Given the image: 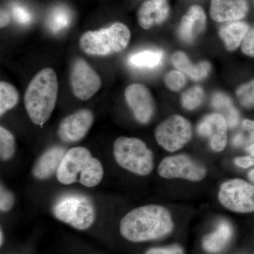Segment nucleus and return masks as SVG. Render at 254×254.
Returning <instances> with one entry per match:
<instances>
[{
	"mask_svg": "<svg viewBox=\"0 0 254 254\" xmlns=\"http://www.w3.org/2000/svg\"><path fill=\"white\" fill-rule=\"evenodd\" d=\"M174 222L168 209L162 205H143L131 210L120 221L122 236L132 242L158 240L170 235Z\"/></svg>",
	"mask_w": 254,
	"mask_h": 254,
	"instance_id": "1",
	"label": "nucleus"
},
{
	"mask_svg": "<svg viewBox=\"0 0 254 254\" xmlns=\"http://www.w3.org/2000/svg\"><path fill=\"white\" fill-rule=\"evenodd\" d=\"M59 91L58 76L53 68H43L32 78L24 95L28 117L37 126L43 127L54 111Z\"/></svg>",
	"mask_w": 254,
	"mask_h": 254,
	"instance_id": "2",
	"label": "nucleus"
},
{
	"mask_svg": "<svg viewBox=\"0 0 254 254\" xmlns=\"http://www.w3.org/2000/svg\"><path fill=\"white\" fill-rule=\"evenodd\" d=\"M60 183L64 185L81 184L93 188L98 186L104 176V169L98 158L83 146L74 147L66 151L56 174Z\"/></svg>",
	"mask_w": 254,
	"mask_h": 254,
	"instance_id": "3",
	"label": "nucleus"
},
{
	"mask_svg": "<svg viewBox=\"0 0 254 254\" xmlns=\"http://www.w3.org/2000/svg\"><path fill=\"white\" fill-rule=\"evenodd\" d=\"M130 39L129 28L118 21L108 27L85 32L80 38L79 46L87 55L104 57L123 52Z\"/></svg>",
	"mask_w": 254,
	"mask_h": 254,
	"instance_id": "4",
	"label": "nucleus"
},
{
	"mask_svg": "<svg viewBox=\"0 0 254 254\" xmlns=\"http://www.w3.org/2000/svg\"><path fill=\"white\" fill-rule=\"evenodd\" d=\"M113 154L117 163L130 173L147 176L153 171V152L139 138L118 137L114 142Z\"/></svg>",
	"mask_w": 254,
	"mask_h": 254,
	"instance_id": "5",
	"label": "nucleus"
},
{
	"mask_svg": "<svg viewBox=\"0 0 254 254\" xmlns=\"http://www.w3.org/2000/svg\"><path fill=\"white\" fill-rule=\"evenodd\" d=\"M53 215L64 223L78 230H86L94 224L96 210L93 201L84 195H64L53 205Z\"/></svg>",
	"mask_w": 254,
	"mask_h": 254,
	"instance_id": "6",
	"label": "nucleus"
},
{
	"mask_svg": "<svg viewBox=\"0 0 254 254\" xmlns=\"http://www.w3.org/2000/svg\"><path fill=\"white\" fill-rule=\"evenodd\" d=\"M191 124L181 115H175L164 120L155 130L159 145L169 152H176L191 139Z\"/></svg>",
	"mask_w": 254,
	"mask_h": 254,
	"instance_id": "7",
	"label": "nucleus"
},
{
	"mask_svg": "<svg viewBox=\"0 0 254 254\" xmlns=\"http://www.w3.org/2000/svg\"><path fill=\"white\" fill-rule=\"evenodd\" d=\"M218 200L224 207L239 213L254 212V185L241 179H232L222 184Z\"/></svg>",
	"mask_w": 254,
	"mask_h": 254,
	"instance_id": "8",
	"label": "nucleus"
},
{
	"mask_svg": "<svg viewBox=\"0 0 254 254\" xmlns=\"http://www.w3.org/2000/svg\"><path fill=\"white\" fill-rule=\"evenodd\" d=\"M158 173L164 179L180 178L190 182H200L206 176L204 165L185 154L167 157L159 165Z\"/></svg>",
	"mask_w": 254,
	"mask_h": 254,
	"instance_id": "9",
	"label": "nucleus"
},
{
	"mask_svg": "<svg viewBox=\"0 0 254 254\" xmlns=\"http://www.w3.org/2000/svg\"><path fill=\"white\" fill-rule=\"evenodd\" d=\"M70 85L73 95L81 100H88L100 91L101 78L86 60L77 58L70 71Z\"/></svg>",
	"mask_w": 254,
	"mask_h": 254,
	"instance_id": "10",
	"label": "nucleus"
},
{
	"mask_svg": "<svg viewBox=\"0 0 254 254\" xmlns=\"http://www.w3.org/2000/svg\"><path fill=\"white\" fill-rule=\"evenodd\" d=\"M94 123V115L88 109H80L62 120L58 136L64 143H76L88 134Z\"/></svg>",
	"mask_w": 254,
	"mask_h": 254,
	"instance_id": "11",
	"label": "nucleus"
},
{
	"mask_svg": "<svg viewBox=\"0 0 254 254\" xmlns=\"http://www.w3.org/2000/svg\"><path fill=\"white\" fill-rule=\"evenodd\" d=\"M125 100L138 123L147 125L155 111L154 98L149 89L141 83H131L125 91Z\"/></svg>",
	"mask_w": 254,
	"mask_h": 254,
	"instance_id": "12",
	"label": "nucleus"
},
{
	"mask_svg": "<svg viewBox=\"0 0 254 254\" xmlns=\"http://www.w3.org/2000/svg\"><path fill=\"white\" fill-rule=\"evenodd\" d=\"M228 125L222 115L212 113L205 116L197 126L200 136L208 138L210 148L215 152H221L227 144Z\"/></svg>",
	"mask_w": 254,
	"mask_h": 254,
	"instance_id": "13",
	"label": "nucleus"
},
{
	"mask_svg": "<svg viewBox=\"0 0 254 254\" xmlns=\"http://www.w3.org/2000/svg\"><path fill=\"white\" fill-rule=\"evenodd\" d=\"M206 25L205 10L199 5H192L181 18L178 28L179 37L185 43H193L204 32Z\"/></svg>",
	"mask_w": 254,
	"mask_h": 254,
	"instance_id": "14",
	"label": "nucleus"
},
{
	"mask_svg": "<svg viewBox=\"0 0 254 254\" xmlns=\"http://www.w3.org/2000/svg\"><path fill=\"white\" fill-rule=\"evenodd\" d=\"M249 9L247 0H211L210 16L217 23L234 22L245 18Z\"/></svg>",
	"mask_w": 254,
	"mask_h": 254,
	"instance_id": "15",
	"label": "nucleus"
},
{
	"mask_svg": "<svg viewBox=\"0 0 254 254\" xmlns=\"http://www.w3.org/2000/svg\"><path fill=\"white\" fill-rule=\"evenodd\" d=\"M170 11L168 0H146L137 11V20L143 29L149 30L165 22Z\"/></svg>",
	"mask_w": 254,
	"mask_h": 254,
	"instance_id": "16",
	"label": "nucleus"
},
{
	"mask_svg": "<svg viewBox=\"0 0 254 254\" xmlns=\"http://www.w3.org/2000/svg\"><path fill=\"white\" fill-rule=\"evenodd\" d=\"M66 151L63 147L48 148L35 162L32 175L38 180H47L57 174Z\"/></svg>",
	"mask_w": 254,
	"mask_h": 254,
	"instance_id": "17",
	"label": "nucleus"
},
{
	"mask_svg": "<svg viewBox=\"0 0 254 254\" xmlns=\"http://www.w3.org/2000/svg\"><path fill=\"white\" fill-rule=\"evenodd\" d=\"M233 235V227L227 220L218 222L215 231L205 235L203 240V248L210 254L220 253L226 248Z\"/></svg>",
	"mask_w": 254,
	"mask_h": 254,
	"instance_id": "18",
	"label": "nucleus"
},
{
	"mask_svg": "<svg viewBox=\"0 0 254 254\" xmlns=\"http://www.w3.org/2000/svg\"><path fill=\"white\" fill-rule=\"evenodd\" d=\"M172 63L175 68L194 81H199L208 76L211 71V65L207 61L193 64L187 55L182 51L174 53L171 58Z\"/></svg>",
	"mask_w": 254,
	"mask_h": 254,
	"instance_id": "19",
	"label": "nucleus"
},
{
	"mask_svg": "<svg viewBox=\"0 0 254 254\" xmlns=\"http://www.w3.org/2000/svg\"><path fill=\"white\" fill-rule=\"evenodd\" d=\"M250 28L248 23L245 21H234L220 28L218 35L226 49L233 52L242 45Z\"/></svg>",
	"mask_w": 254,
	"mask_h": 254,
	"instance_id": "20",
	"label": "nucleus"
},
{
	"mask_svg": "<svg viewBox=\"0 0 254 254\" xmlns=\"http://www.w3.org/2000/svg\"><path fill=\"white\" fill-rule=\"evenodd\" d=\"M212 107L224 117L229 128H235L240 123V115L234 106L230 97L222 92H216L212 96Z\"/></svg>",
	"mask_w": 254,
	"mask_h": 254,
	"instance_id": "21",
	"label": "nucleus"
},
{
	"mask_svg": "<svg viewBox=\"0 0 254 254\" xmlns=\"http://www.w3.org/2000/svg\"><path fill=\"white\" fill-rule=\"evenodd\" d=\"M163 57L161 50H144L131 55L128 63L137 68H153L161 64Z\"/></svg>",
	"mask_w": 254,
	"mask_h": 254,
	"instance_id": "22",
	"label": "nucleus"
},
{
	"mask_svg": "<svg viewBox=\"0 0 254 254\" xmlns=\"http://www.w3.org/2000/svg\"><path fill=\"white\" fill-rule=\"evenodd\" d=\"M19 100L17 89L11 83L0 82V115L2 117L6 112L16 107Z\"/></svg>",
	"mask_w": 254,
	"mask_h": 254,
	"instance_id": "23",
	"label": "nucleus"
},
{
	"mask_svg": "<svg viewBox=\"0 0 254 254\" xmlns=\"http://www.w3.org/2000/svg\"><path fill=\"white\" fill-rule=\"evenodd\" d=\"M16 152V141L14 134L9 130L0 127V158L2 161H8L14 157Z\"/></svg>",
	"mask_w": 254,
	"mask_h": 254,
	"instance_id": "24",
	"label": "nucleus"
},
{
	"mask_svg": "<svg viewBox=\"0 0 254 254\" xmlns=\"http://www.w3.org/2000/svg\"><path fill=\"white\" fill-rule=\"evenodd\" d=\"M205 93L199 86L192 87L182 95L181 103L185 109L192 111L197 109L204 101Z\"/></svg>",
	"mask_w": 254,
	"mask_h": 254,
	"instance_id": "25",
	"label": "nucleus"
},
{
	"mask_svg": "<svg viewBox=\"0 0 254 254\" xmlns=\"http://www.w3.org/2000/svg\"><path fill=\"white\" fill-rule=\"evenodd\" d=\"M254 143V121L245 120L242 123V131L234 137L232 143L235 146L250 145Z\"/></svg>",
	"mask_w": 254,
	"mask_h": 254,
	"instance_id": "26",
	"label": "nucleus"
},
{
	"mask_svg": "<svg viewBox=\"0 0 254 254\" xmlns=\"http://www.w3.org/2000/svg\"><path fill=\"white\" fill-rule=\"evenodd\" d=\"M236 95L242 107L247 109H254V78L239 87Z\"/></svg>",
	"mask_w": 254,
	"mask_h": 254,
	"instance_id": "27",
	"label": "nucleus"
},
{
	"mask_svg": "<svg viewBox=\"0 0 254 254\" xmlns=\"http://www.w3.org/2000/svg\"><path fill=\"white\" fill-rule=\"evenodd\" d=\"M165 83L170 91L178 92L185 87L187 83L186 76L179 70L169 71L165 76Z\"/></svg>",
	"mask_w": 254,
	"mask_h": 254,
	"instance_id": "28",
	"label": "nucleus"
},
{
	"mask_svg": "<svg viewBox=\"0 0 254 254\" xmlns=\"http://www.w3.org/2000/svg\"><path fill=\"white\" fill-rule=\"evenodd\" d=\"M15 204L14 195L2 185L0 188V210L3 213L9 212Z\"/></svg>",
	"mask_w": 254,
	"mask_h": 254,
	"instance_id": "29",
	"label": "nucleus"
},
{
	"mask_svg": "<svg viewBox=\"0 0 254 254\" xmlns=\"http://www.w3.org/2000/svg\"><path fill=\"white\" fill-rule=\"evenodd\" d=\"M248 155L246 156L237 157L234 159V163L241 168H249L254 166V143L248 145L246 148Z\"/></svg>",
	"mask_w": 254,
	"mask_h": 254,
	"instance_id": "30",
	"label": "nucleus"
},
{
	"mask_svg": "<svg viewBox=\"0 0 254 254\" xmlns=\"http://www.w3.org/2000/svg\"><path fill=\"white\" fill-rule=\"evenodd\" d=\"M242 53L254 58V27L250 28L241 45Z\"/></svg>",
	"mask_w": 254,
	"mask_h": 254,
	"instance_id": "31",
	"label": "nucleus"
},
{
	"mask_svg": "<svg viewBox=\"0 0 254 254\" xmlns=\"http://www.w3.org/2000/svg\"><path fill=\"white\" fill-rule=\"evenodd\" d=\"M144 254H185V252L181 246L174 245L152 248L147 251Z\"/></svg>",
	"mask_w": 254,
	"mask_h": 254,
	"instance_id": "32",
	"label": "nucleus"
},
{
	"mask_svg": "<svg viewBox=\"0 0 254 254\" xmlns=\"http://www.w3.org/2000/svg\"><path fill=\"white\" fill-rule=\"evenodd\" d=\"M11 21V17L7 11L1 9L0 13V27L4 28L9 24Z\"/></svg>",
	"mask_w": 254,
	"mask_h": 254,
	"instance_id": "33",
	"label": "nucleus"
},
{
	"mask_svg": "<svg viewBox=\"0 0 254 254\" xmlns=\"http://www.w3.org/2000/svg\"><path fill=\"white\" fill-rule=\"evenodd\" d=\"M247 177H248L249 180L252 183L254 184V168L252 169L249 171L247 174Z\"/></svg>",
	"mask_w": 254,
	"mask_h": 254,
	"instance_id": "34",
	"label": "nucleus"
},
{
	"mask_svg": "<svg viewBox=\"0 0 254 254\" xmlns=\"http://www.w3.org/2000/svg\"><path fill=\"white\" fill-rule=\"evenodd\" d=\"M0 235H1V242H0V245L2 246L3 242H4V236H3V232L2 230H1V232H0Z\"/></svg>",
	"mask_w": 254,
	"mask_h": 254,
	"instance_id": "35",
	"label": "nucleus"
}]
</instances>
